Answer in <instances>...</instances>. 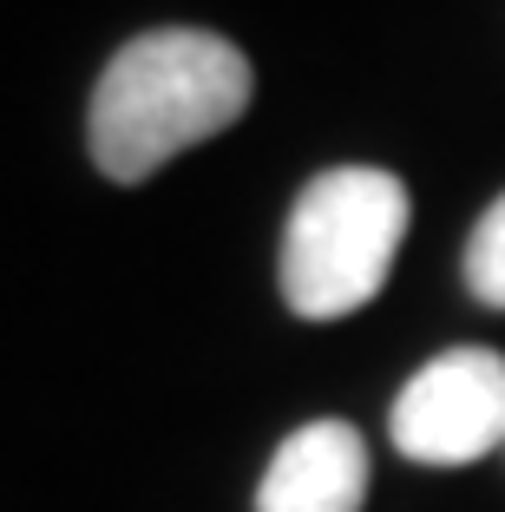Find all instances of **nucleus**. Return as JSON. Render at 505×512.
Segmentation results:
<instances>
[{
  "mask_svg": "<svg viewBox=\"0 0 505 512\" xmlns=\"http://www.w3.org/2000/svg\"><path fill=\"white\" fill-rule=\"evenodd\" d=\"M256 73L223 33L158 27L112 53L92 92V165L112 184H145L184 145H204L250 112Z\"/></svg>",
  "mask_w": 505,
  "mask_h": 512,
  "instance_id": "1",
  "label": "nucleus"
},
{
  "mask_svg": "<svg viewBox=\"0 0 505 512\" xmlns=\"http://www.w3.org/2000/svg\"><path fill=\"white\" fill-rule=\"evenodd\" d=\"M407 237V184L374 165H335L309 178L283 230V302L309 322L355 316L381 296Z\"/></svg>",
  "mask_w": 505,
  "mask_h": 512,
  "instance_id": "2",
  "label": "nucleus"
},
{
  "mask_svg": "<svg viewBox=\"0 0 505 512\" xmlns=\"http://www.w3.org/2000/svg\"><path fill=\"white\" fill-rule=\"evenodd\" d=\"M394 447L420 467H473L505 447V355L499 348H446L420 368L387 421Z\"/></svg>",
  "mask_w": 505,
  "mask_h": 512,
  "instance_id": "3",
  "label": "nucleus"
},
{
  "mask_svg": "<svg viewBox=\"0 0 505 512\" xmlns=\"http://www.w3.org/2000/svg\"><path fill=\"white\" fill-rule=\"evenodd\" d=\"M368 499V440L348 421H309L276 447L256 512H361Z\"/></svg>",
  "mask_w": 505,
  "mask_h": 512,
  "instance_id": "4",
  "label": "nucleus"
},
{
  "mask_svg": "<svg viewBox=\"0 0 505 512\" xmlns=\"http://www.w3.org/2000/svg\"><path fill=\"white\" fill-rule=\"evenodd\" d=\"M466 289L486 309H505V197H492L486 217L466 237Z\"/></svg>",
  "mask_w": 505,
  "mask_h": 512,
  "instance_id": "5",
  "label": "nucleus"
}]
</instances>
